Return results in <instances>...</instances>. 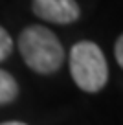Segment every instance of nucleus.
I'll use <instances>...</instances> for the list:
<instances>
[{
	"label": "nucleus",
	"instance_id": "nucleus-1",
	"mask_svg": "<svg viewBox=\"0 0 123 125\" xmlns=\"http://www.w3.org/2000/svg\"><path fill=\"white\" fill-rule=\"evenodd\" d=\"M19 50L24 62L37 74H53L64 62V48L51 30L44 26H28L19 37Z\"/></svg>",
	"mask_w": 123,
	"mask_h": 125
},
{
	"label": "nucleus",
	"instance_id": "nucleus-2",
	"mask_svg": "<svg viewBox=\"0 0 123 125\" xmlns=\"http://www.w3.org/2000/svg\"><path fill=\"white\" fill-rule=\"evenodd\" d=\"M70 74L83 92H99L108 81V62L92 41H79L70 50Z\"/></svg>",
	"mask_w": 123,
	"mask_h": 125
},
{
	"label": "nucleus",
	"instance_id": "nucleus-3",
	"mask_svg": "<svg viewBox=\"0 0 123 125\" xmlns=\"http://www.w3.org/2000/svg\"><path fill=\"white\" fill-rule=\"evenodd\" d=\"M31 9L39 19L51 24H73L81 15L75 0H31Z\"/></svg>",
	"mask_w": 123,
	"mask_h": 125
},
{
	"label": "nucleus",
	"instance_id": "nucleus-4",
	"mask_svg": "<svg viewBox=\"0 0 123 125\" xmlns=\"http://www.w3.org/2000/svg\"><path fill=\"white\" fill-rule=\"evenodd\" d=\"M19 96V83L9 72L0 68V105L15 101Z\"/></svg>",
	"mask_w": 123,
	"mask_h": 125
},
{
	"label": "nucleus",
	"instance_id": "nucleus-5",
	"mask_svg": "<svg viewBox=\"0 0 123 125\" xmlns=\"http://www.w3.org/2000/svg\"><path fill=\"white\" fill-rule=\"evenodd\" d=\"M13 52V41H11V35L4 28L0 26V62L6 61V59L11 55Z\"/></svg>",
	"mask_w": 123,
	"mask_h": 125
},
{
	"label": "nucleus",
	"instance_id": "nucleus-6",
	"mask_svg": "<svg viewBox=\"0 0 123 125\" xmlns=\"http://www.w3.org/2000/svg\"><path fill=\"white\" fill-rule=\"evenodd\" d=\"M114 53H116V61H118V64L123 68V35H119V39L116 41Z\"/></svg>",
	"mask_w": 123,
	"mask_h": 125
},
{
	"label": "nucleus",
	"instance_id": "nucleus-7",
	"mask_svg": "<svg viewBox=\"0 0 123 125\" xmlns=\"http://www.w3.org/2000/svg\"><path fill=\"white\" fill-rule=\"evenodd\" d=\"M0 125H26V123H22V121H4Z\"/></svg>",
	"mask_w": 123,
	"mask_h": 125
}]
</instances>
